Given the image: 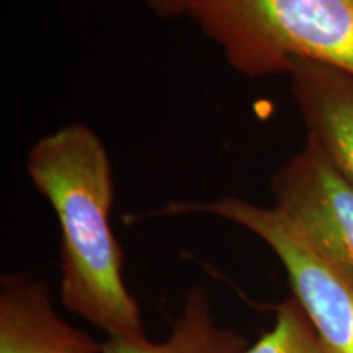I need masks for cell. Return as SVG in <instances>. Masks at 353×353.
<instances>
[{
    "label": "cell",
    "mask_w": 353,
    "mask_h": 353,
    "mask_svg": "<svg viewBox=\"0 0 353 353\" xmlns=\"http://www.w3.org/2000/svg\"><path fill=\"white\" fill-rule=\"evenodd\" d=\"M26 172L59 223L63 306L107 337H145L112 228L113 170L101 139L82 123L65 125L33 144Z\"/></svg>",
    "instance_id": "6da1fadb"
},
{
    "label": "cell",
    "mask_w": 353,
    "mask_h": 353,
    "mask_svg": "<svg viewBox=\"0 0 353 353\" xmlns=\"http://www.w3.org/2000/svg\"><path fill=\"white\" fill-rule=\"evenodd\" d=\"M187 17L247 79L312 61L353 76V0H192Z\"/></svg>",
    "instance_id": "7a4b0ae2"
},
{
    "label": "cell",
    "mask_w": 353,
    "mask_h": 353,
    "mask_svg": "<svg viewBox=\"0 0 353 353\" xmlns=\"http://www.w3.org/2000/svg\"><path fill=\"white\" fill-rule=\"evenodd\" d=\"M190 213L231 221L257 236L285 267L293 298L301 304L322 342L334 353H353V281L280 210L223 196L169 203L154 214Z\"/></svg>",
    "instance_id": "3957f363"
},
{
    "label": "cell",
    "mask_w": 353,
    "mask_h": 353,
    "mask_svg": "<svg viewBox=\"0 0 353 353\" xmlns=\"http://www.w3.org/2000/svg\"><path fill=\"white\" fill-rule=\"evenodd\" d=\"M273 206L353 281V183L307 138L272 182Z\"/></svg>",
    "instance_id": "277c9868"
},
{
    "label": "cell",
    "mask_w": 353,
    "mask_h": 353,
    "mask_svg": "<svg viewBox=\"0 0 353 353\" xmlns=\"http://www.w3.org/2000/svg\"><path fill=\"white\" fill-rule=\"evenodd\" d=\"M99 342L56 312L46 281L20 272L0 276V353H101Z\"/></svg>",
    "instance_id": "5b68a950"
},
{
    "label": "cell",
    "mask_w": 353,
    "mask_h": 353,
    "mask_svg": "<svg viewBox=\"0 0 353 353\" xmlns=\"http://www.w3.org/2000/svg\"><path fill=\"white\" fill-rule=\"evenodd\" d=\"M286 76L307 138L353 183V76L312 61H293Z\"/></svg>",
    "instance_id": "8992f818"
},
{
    "label": "cell",
    "mask_w": 353,
    "mask_h": 353,
    "mask_svg": "<svg viewBox=\"0 0 353 353\" xmlns=\"http://www.w3.org/2000/svg\"><path fill=\"white\" fill-rule=\"evenodd\" d=\"M247 347L245 335L216 321L208 288L193 285L165 341L152 342L148 335L107 337L101 353H242Z\"/></svg>",
    "instance_id": "52a82bcc"
},
{
    "label": "cell",
    "mask_w": 353,
    "mask_h": 353,
    "mask_svg": "<svg viewBox=\"0 0 353 353\" xmlns=\"http://www.w3.org/2000/svg\"><path fill=\"white\" fill-rule=\"evenodd\" d=\"M242 353H334L322 342L309 317L293 296L276 306L275 324Z\"/></svg>",
    "instance_id": "ba28073f"
},
{
    "label": "cell",
    "mask_w": 353,
    "mask_h": 353,
    "mask_svg": "<svg viewBox=\"0 0 353 353\" xmlns=\"http://www.w3.org/2000/svg\"><path fill=\"white\" fill-rule=\"evenodd\" d=\"M152 13L161 19L187 17L192 0H141Z\"/></svg>",
    "instance_id": "9c48e42d"
}]
</instances>
